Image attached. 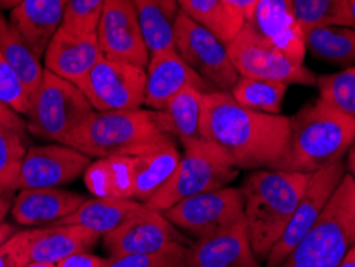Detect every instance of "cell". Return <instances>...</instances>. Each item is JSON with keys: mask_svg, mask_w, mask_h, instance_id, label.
I'll list each match as a JSON object with an SVG mask.
<instances>
[{"mask_svg": "<svg viewBox=\"0 0 355 267\" xmlns=\"http://www.w3.org/2000/svg\"><path fill=\"white\" fill-rule=\"evenodd\" d=\"M175 50L211 90L231 92L240 78L227 45L181 10L175 23Z\"/></svg>", "mask_w": 355, "mask_h": 267, "instance_id": "cell-10", "label": "cell"}, {"mask_svg": "<svg viewBox=\"0 0 355 267\" xmlns=\"http://www.w3.org/2000/svg\"><path fill=\"white\" fill-rule=\"evenodd\" d=\"M248 24L269 45L297 64H304V33L295 17L291 0H259Z\"/></svg>", "mask_w": 355, "mask_h": 267, "instance_id": "cell-19", "label": "cell"}, {"mask_svg": "<svg viewBox=\"0 0 355 267\" xmlns=\"http://www.w3.org/2000/svg\"><path fill=\"white\" fill-rule=\"evenodd\" d=\"M165 218L189 239L202 240L226 232L243 221V197L240 187L198 193L175 203L164 212Z\"/></svg>", "mask_w": 355, "mask_h": 267, "instance_id": "cell-9", "label": "cell"}, {"mask_svg": "<svg viewBox=\"0 0 355 267\" xmlns=\"http://www.w3.org/2000/svg\"><path fill=\"white\" fill-rule=\"evenodd\" d=\"M107 258L93 255L90 251H83V253L72 255L69 258L60 261L56 267H104Z\"/></svg>", "mask_w": 355, "mask_h": 267, "instance_id": "cell-39", "label": "cell"}, {"mask_svg": "<svg viewBox=\"0 0 355 267\" xmlns=\"http://www.w3.org/2000/svg\"><path fill=\"white\" fill-rule=\"evenodd\" d=\"M90 164V157L71 146L60 143L33 146L21 165L18 191L66 186L83 176Z\"/></svg>", "mask_w": 355, "mask_h": 267, "instance_id": "cell-16", "label": "cell"}, {"mask_svg": "<svg viewBox=\"0 0 355 267\" xmlns=\"http://www.w3.org/2000/svg\"><path fill=\"white\" fill-rule=\"evenodd\" d=\"M106 0H69L62 24L77 33H96Z\"/></svg>", "mask_w": 355, "mask_h": 267, "instance_id": "cell-36", "label": "cell"}, {"mask_svg": "<svg viewBox=\"0 0 355 267\" xmlns=\"http://www.w3.org/2000/svg\"><path fill=\"white\" fill-rule=\"evenodd\" d=\"M85 197L62 187L45 189H21L13 198V221L26 227L53 226L71 216L79 208Z\"/></svg>", "mask_w": 355, "mask_h": 267, "instance_id": "cell-21", "label": "cell"}, {"mask_svg": "<svg viewBox=\"0 0 355 267\" xmlns=\"http://www.w3.org/2000/svg\"><path fill=\"white\" fill-rule=\"evenodd\" d=\"M239 176V169L229 164L216 148L205 139L184 146L176 169L164 186L146 202L155 212L168 210L175 203L198 193L223 189Z\"/></svg>", "mask_w": 355, "mask_h": 267, "instance_id": "cell-8", "label": "cell"}, {"mask_svg": "<svg viewBox=\"0 0 355 267\" xmlns=\"http://www.w3.org/2000/svg\"><path fill=\"white\" fill-rule=\"evenodd\" d=\"M144 208L146 203L128 200V198H85L71 216L62 219L58 224H77V226L90 229L104 237L137 216Z\"/></svg>", "mask_w": 355, "mask_h": 267, "instance_id": "cell-24", "label": "cell"}, {"mask_svg": "<svg viewBox=\"0 0 355 267\" xmlns=\"http://www.w3.org/2000/svg\"><path fill=\"white\" fill-rule=\"evenodd\" d=\"M0 103L13 112L26 117L29 111L31 95L17 72L12 69L7 60L0 53Z\"/></svg>", "mask_w": 355, "mask_h": 267, "instance_id": "cell-35", "label": "cell"}, {"mask_svg": "<svg viewBox=\"0 0 355 267\" xmlns=\"http://www.w3.org/2000/svg\"><path fill=\"white\" fill-rule=\"evenodd\" d=\"M165 135L168 133L162 111H153V109L112 112L95 111L72 135L67 146L80 150L92 160H96L120 154Z\"/></svg>", "mask_w": 355, "mask_h": 267, "instance_id": "cell-6", "label": "cell"}, {"mask_svg": "<svg viewBox=\"0 0 355 267\" xmlns=\"http://www.w3.org/2000/svg\"><path fill=\"white\" fill-rule=\"evenodd\" d=\"M354 234H355V223H354Z\"/></svg>", "mask_w": 355, "mask_h": 267, "instance_id": "cell-48", "label": "cell"}, {"mask_svg": "<svg viewBox=\"0 0 355 267\" xmlns=\"http://www.w3.org/2000/svg\"><path fill=\"white\" fill-rule=\"evenodd\" d=\"M24 267H56V264L50 263H39V261H31V263L26 264Z\"/></svg>", "mask_w": 355, "mask_h": 267, "instance_id": "cell-46", "label": "cell"}, {"mask_svg": "<svg viewBox=\"0 0 355 267\" xmlns=\"http://www.w3.org/2000/svg\"><path fill=\"white\" fill-rule=\"evenodd\" d=\"M349 8H351V15H352V19L355 24V0H349Z\"/></svg>", "mask_w": 355, "mask_h": 267, "instance_id": "cell-47", "label": "cell"}, {"mask_svg": "<svg viewBox=\"0 0 355 267\" xmlns=\"http://www.w3.org/2000/svg\"><path fill=\"white\" fill-rule=\"evenodd\" d=\"M26 146V130L13 127L0 120V191H18V180L24 155L28 153Z\"/></svg>", "mask_w": 355, "mask_h": 267, "instance_id": "cell-32", "label": "cell"}, {"mask_svg": "<svg viewBox=\"0 0 355 267\" xmlns=\"http://www.w3.org/2000/svg\"><path fill=\"white\" fill-rule=\"evenodd\" d=\"M320 99L355 120V66L346 71L317 77Z\"/></svg>", "mask_w": 355, "mask_h": 267, "instance_id": "cell-33", "label": "cell"}, {"mask_svg": "<svg viewBox=\"0 0 355 267\" xmlns=\"http://www.w3.org/2000/svg\"><path fill=\"white\" fill-rule=\"evenodd\" d=\"M23 2V0H0V10H12Z\"/></svg>", "mask_w": 355, "mask_h": 267, "instance_id": "cell-45", "label": "cell"}, {"mask_svg": "<svg viewBox=\"0 0 355 267\" xmlns=\"http://www.w3.org/2000/svg\"><path fill=\"white\" fill-rule=\"evenodd\" d=\"M0 53L17 72V76L28 88L29 95L37 90L44 80L45 67L42 66L40 56L31 49L18 29L0 13Z\"/></svg>", "mask_w": 355, "mask_h": 267, "instance_id": "cell-26", "label": "cell"}, {"mask_svg": "<svg viewBox=\"0 0 355 267\" xmlns=\"http://www.w3.org/2000/svg\"><path fill=\"white\" fill-rule=\"evenodd\" d=\"M93 112L95 109L79 87L45 69L40 87L31 95L26 127L40 139L67 146Z\"/></svg>", "mask_w": 355, "mask_h": 267, "instance_id": "cell-7", "label": "cell"}, {"mask_svg": "<svg viewBox=\"0 0 355 267\" xmlns=\"http://www.w3.org/2000/svg\"><path fill=\"white\" fill-rule=\"evenodd\" d=\"M355 181L346 173L318 221L280 267H336L355 245Z\"/></svg>", "mask_w": 355, "mask_h": 267, "instance_id": "cell-5", "label": "cell"}, {"mask_svg": "<svg viewBox=\"0 0 355 267\" xmlns=\"http://www.w3.org/2000/svg\"><path fill=\"white\" fill-rule=\"evenodd\" d=\"M186 261L187 267H261L245 219L226 232L192 242Z\"/></svg>", "mask_w": 355, "mask_h": 267, "instance_id": "cell-20", "label": "cell"}, {"mask_svg": "<svg viewBox=\"0 0 355 267\" xmlns=\"http://www.w3.org/2000/svg\"><path fill=\"white\" fill-rule=\"evenodd\" d=\"M347 166H349V175L354 178L355 181V143L351 149H349V155H347Z\"/></svg>", "mask_w": 355, "mask_h": 267, "instance_id": "cell-44", "label": "cell"}, {"mask_svg": "<svg viewBox=\"0 0 355 267\" xmlns=\"http://www.w3.org/2000/svg\"><path fill=\"white\" fill-rule=\"evenodd\" d=\"M107 258L125 255L155 253L173 243L189 245L192 240L171 224L162 212L146 207L137 216L101 237Z\"/></svg>", "mask_w": 355, "mask_h": 267, "instance_id": "cell-14", "label": "cell"}, {"mask_svg": "<svg viewBox=\"0 0 355 267\" xmlns=\"http://www.w3.org/2000/svg\"><path fill=\"white\" fill-rule=\"evenodd\" d=\"M187 87L213 92L205 80L187 66L175 49L149 56L146 66L144 106L153 111H164L166 104Z\"/></svg>", "mask_w": 355, "mask_h": 267, "instance_id": "cell-18", "label": "cell"}, {"mask_svg": "<svg viewBox=\"0 0 355 267\" xmlns=\"http://www.w3.org/2000/svg\"><path fill=\"white\" fill-rule=\"evenodd\" d=\"M101 235L77 224H53L33 229L31 239V261L58 264L72 255L95 248Z\"/></svg>", "mask_w": 355, "mask_h": 267, "instance_id": "cell-23", "label": "cell"}, {"mask_svg": "<svg viewBox=\"0 0 355 267\" xmlns=\"http://www.w3.org/2000/svg\"><path fill=\"white\" fill-rule=\"evenodd\" d=\"M96 35L104 56L146 69L150 53L132 0H106Z\"/></svg>", "mask_w": 355, "mask_h": 267, "instance_id": "cell-15", "label": "cell"}, {"mask_svg": "<svg viewBox=\"0 0 355 267\" xmlns=\"http://www.w3.org/2000/svg\"><path fill=\"white\" fill-rule=\"evenodd\" d=\"M202 139L242 170H284L290 148V117L247 109L231 92L203 95Z\"/></svg>", "mask_w": 355, "mask_h": 267, "instance_id": "cell-1", "label": "cell"}, {"mask_svg": "<svg viewBox=\"0 0 355 267\" xmlns=\"http://www.w3.org/2000/svg\"><path fill=\"white\" fill-rule=\"evenodd\" d=\"M229 56L240 77L259 78L297 83V85H315L317 77L306 64H297L282 53L263 37H259L248 23L239 31V34L227 45Z\"/></svg>", "mask_w": 355, "mask_h": 267, "instance_id": "cell-11", "label": "cell"}, {"mask_svg": "<svg viewBox=\"0 0 355 267\" xmlns=\"http://www.w3.org/2000/svg\"><path fill=\"white\" fill-rule=\"evenodd\" d=\"M187 245L173 243L155 253L107 258L104 267H187Z\"/></svg>", "mask_w": 355, "mask_h": 267, "instance_id": "cell-34", "label": "cell"}, {"mask_svg": "<svg viewBox=\"0 0 355 267\" xmlns=\"http://www.w3.org/2000/svg\"><path fill=\"white\" fill-rule=\"evenodd\" d=\"M0 120H3V122L13 125V127L21 128V130H26V132H28V127H26L24 119L21 117L19 114L13 112L12 109H8L7 106H3L2 103H0Z\"/></svg>", "mask_w": 355, "mask_h": 267, "instance_id": "cell-40", "label": "cell"}, {"mask_svg": "<svg viewBox=\"0 0 355 267\" xmlns=\"http://www.w3.org/2000/svg\"><path fill=\"white\" fill-rule=\"evenodd\" d=\"M13 192H2L0 191V224L5 223L7 214L12 212L13 205Z\"/></svg>", "mask_w": 355, "mask_h": 267, "instance_id": "cell-41", "label": "cell"}, {"mask_svg": "<svg viewBox=\"0 0 355 267\" xmlns=\"http://www.w3.org/2000/svg\"><path fill=\"white\" fill-rule=\"evenodd\" d=\"M302 33L328 26L355 28L349 0H291Z\"/></svg>", "mask_w": 355, "mask_h": 267, "instance_id": "cell-30", "label": "cell"}, {"mask_svg": "<svg viewBox=\"0 0 355 267\" xmlns=\"http://www.w3.org/2000/svg\"><path fill=\"white\" fill-rule=\"evenodd\" d=\"M180 159L176 139L165 135L120 154L92 160L83 181L95 197L146 203L173 175Z\"/></svg>", "mask_w": 355, "mask_h": 267, "instance_id": "cell-2", "label": "cell"}, {"mask_svg": "<svg viewBox=\"0 0 355 267\" xmlns=\"http://www.w3.org/2000/svg\"><path fill=\"white\" fill-rule=\"evenodd\" d=\"M31 239L33 229L18 230L0 245V267H24L31 263Z\"/></svg>", "mask_w": 355, "mask_h": 267, "instance_id": "cell-37", "label": "cell"}, {"mask_svg": "<svg viewBox=\"0 0 355 267\" xmlns=\"http://www.w3.org/2000/svg\"><path fill=\"white\" fill-rule=\"evenodd\" d=\"M355 143V120L318 98L290 119L285 171L314 173L343 160Z\"/></svg>", "mask_w": 355, "mask_h": 267, "instance_id": "cell-4", "label": "cell"}, {"mask_svg": "<svg viewBox=\"0 0 355 267\" xmlns=\"http://www.w3.org/2000/svg\"><path fill=\"white\" fill-rule=\"evenodd\" d=\"M79 88L98 112L141 109L144 106L146 69L103 56Z\"/></svg>", "mask_w": 355, "mask_h": 267, "instance_id": "cell-12", "label": "cell"}, {"mask_svg": "<svg viewBox=\"0 0 355 267\" xmlns=\"http://www.w3.org/2000/svg\"><path fill=\"white\" fill-rule=\"evenodd\" d=\"M344 175H346V166L343 160L333 162V164L312 173L304 191H302L300 202H297L288 227L266 259V267H280L284 264V261L301 242V239L322 216L327 203L330 202L338 186L341 184Z\"/></svg>", "mask_w": 355, "mask_h": 267, "instance_id": "cell-13", "label": "cell"}, {"mask_svg": "<svg viewBox=\"0 0 355 267\" xmlns=\"http://www.w3.org/2000/svg\"><path fill=\"white\" fill-rule=\"evenodd\" d=\"M306 50L317 60L352 64L355 62V29L344 26L315 28L304 34Z\"/></svg>", "mask_w": 355, "mask_h": 267, "instance_id": "cell-28", "label": "cell"}, {"mask_svg": "<svg viewBox=\"0 0 355 267\" xmlns=\"http://www.w3.org/2000/svg\"><path fill=\"white\" fill-rule=\"evenodd\" d=\"M149 53L175 49V23L180 13L176 0H132Z\"/></svg>", "mask_w": 355, "mask_h": 267, "instance_id": "cell-25", "label": "cell"}, {"mask_svg": "<svg viewBox=\"0 0 355 267\" xmlns=\"http://www.w3.org/2000/svg\"><path fill=\"white\" fill-rule=\"evenodd\" d=\"M180 10L197 24L210 31L229 45L243 28V23L229 12L223 0H176Z\"/></svg>", "mask_w": 355, "mask_h": 267, "instance_id": "cell-29", "label": "cell"}, {"mask_svg": "<svg viewBox=\"0 0 355 267\" xmlns=\"http://www.w3.org/2000/svg\"><path fill=\"white\" fill-rule=\"evenodd\" d=\"M103 56L96 33H77L60 26L44 53V66L51 74L79 87Z\"/></svg>", "mask_w": 355, "mask_h": 267, "instance_id": "cell-17", "label": "cell"}, {"mask_svg": "<svg viewBox=\"0 0 355 267\" xmlns=\"http://www.w3.org/2000/svg\"><path fill=\"white\" fill-rule=\"evenodd\" d=\"M15 232H18V229L13 226V224H8V223H2L0 224V245L3 242H7V240L12 237Z\"/></svg>", "mask_w": 355, "mask_h": 267, "instance_id": "cell-42", "label": "cell"}, {"mask_svg": "<svg viewBox=\"0 0 355 267\" xmlns=\"http://www.w3.org/2000/svg\"><path fill=\"white\" fill-rule=\"evenodd\" d=\"M336 267H355V245L347 251V255L344 256V259Z\"/></svg>", "mask_w": 355, "mask_h": 267, "instance_id": "cell-43", "label": "cell"}, {"mask_svg": "<svg viewBox=\"0 0 355 267\" xmlns=\"http://www.w3.org/2000/svg\"><path fill=\"white\" fill-rule=\"evenodd\" d=\"M67 2L69 0H23L10 12V23L37 56L44 58L51 37L62 24Z\"/></svg>", "mask_w": 355, "mask_h": 267, "instance_id": "cell-22", "label": "cell"}, {"mask_svg": "<svg viewBox=\"0 0 355 267\" xmlns=\"http://www.w3.org/2000/svg\"><path fill=\"white\" fill-rule=\"evenodd\" d=\"M312 175V173H311ZM309 173L257 170L243 181V214L250 242L259 261H266L288 227Z\"/></svg>", "mask_w": 355, "mask_h": 267, "instance_id": "cell-3", "label": "cell"}, {"mask_svg": "<svg viewBox=\"0 0 355 267\" xmlns=\"http://www.w3.org/2000/svg\"><path fill=\"white\" fill-rule=\"evenodd\" d=\"M203 95L200 88L187 87L171 99L164 111L166 133L180 141L182 148L202 139L200 123L203 111Z\"/></svg>", "mask_w": 355, "mask_h": 267, "instance_id": "cell-27", "label": "cell"}, {"mask_svg": "<svg viewBox=\"0 0 355 267\" xmlns=\"http://www.w3.org/2000/svg\"><path fill=\"white\" fill-rule=\"evenodd\" d=\"M286 87L288 85L284 82L240 77L232 87L231 95L240 106L257 112L279 115L284 106Z\"/></svg>", "mask_w": 355, "mask_h": 267, "instance_id": "cell-31", "label": "cell"}, {"mask_svg": "<svg viewBox=\"0 0 355 267\" xmlns=\"http://www.w3.org/2000/svg\"><path fill=\"white\" fill-rule=\"evenodd\" d=\"M229 12L236 17L240 23H248L253 18L259 0H223Z\"/></svg>", "mask_w": 355, "mask_h": 267, "instance_id": "cell-38", "label": "cell"}]
</instances>
